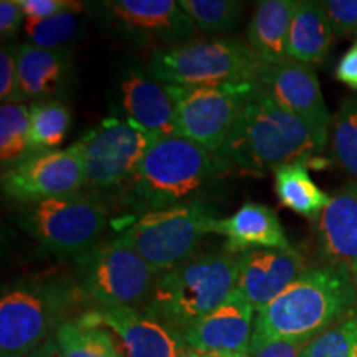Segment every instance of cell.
<instances>
[{"label": "cell", "mask_w": 357, "mask_h": 357, "mask_svg": "<svg viewBox=\"0 0 357 357\" xmlns=\"http://www.w3.org/2000/svg\"><path fill=\"white\" fill-rule=\"evenodd\" d=\"M326 144L303 121L255 84L245 98L234 128L215 154L218 172L261 176L291 162L323 167Z\"/></svg>", "instance_id": "6da1fadb"}, {"label": "cell", "mask_w": 357, "mask_h": 357, "mask_svg": "<svg viewBox=\"0 0 357 357\" xmlns=\"http://www.w3.org/2000/svg\"><path fill=\"white\" fill-rule=\"evenodd\" d=\"M357 303L354 275L346 266L323 265L305 271L255 314L250 354L271 341L310 342L349 318Z\"/></svg>", "instance_id": "7a4b0ae2"}, {"label": "cell", "mask_w": 357, "mask_h": 357, "mask_svg": "<svg viewBox=\"0 0 357 357\" xmlns=\"http://www.w3.org/2000/svg\"><path fill=\"white\" fill-rule=\"evenodd\" d=\"M215 155L181 136L154 137L129 184L119 192L123 207L144 215L178 205L205 202L218 178Z\"/></svg>", "instance_id": "3957f363"}, {"label": "cell", "mask_w": 357, "mask_h": 357, "mask_svg": "<svg viewBox=\"0 0 357 357\" xmlns=\"http://www.w3.org/2000/svg\"><path fill=\"white\" fill-rule=\"evenodd\" d=\"M238 257L231 253H195L158 276L142 312L172 331H187L211 314L236 289Z\"/></svg>", "instance_id": "277c9868"}, {"label": "cell", "mask_w": 357, "mask_h": 357, "mask_svg": "<svg viewBox=\"0 0 357 357\" xmlns=\"http://www.w3.org/2000/svg\"><path fill=\"white\" fill-rule=\"evenodd\" d=\"M77 281L52 276L20 278L0 296V357H26L55 336L78 298Z\"/></svg>", "instance_id": "5b68a950"}, {"label": "cell", "mask_w": 357, "mask_h": 357, "mask_svg": "<svg viewBox=\"0 0 357 357\" xmlns=\"http://www.w3.org/2000/svg\"><path fill=\"white\" fill-rule=\"evenodd\" d=\"M265 61L238 38H204L151 52L146 71L178 88L257 83Z\"/></svg>", "instance_id": "8992f818"}, {"label": "cell", "mask_w": 357, "mask_h": 357, "mask_svg": "<svg viewBox=\"0 0 357 357\" xmlns=\"http://www.w3.org/2000/svg\"><path fill=\"white\" fill-rule=\"evenodd\" d=\"M15 222L48 255L77 260L108 229L109 208L100 195L77 192L19 205Z\"/></svg>", "instance_id": "52a82bcc"}, {"label": "cell", "mask_w": 357, "mask_h": 357, "mask_svg": "<svg viewBox=\"0 0 357 357\" xmlns=\"http://www.w3.org/2000/svg\"><path fill=\"white\" fill-rule=\"evenodd\" d=\"M218 220L213 205L194 202L139 215L119 229L116 238L136 250L160 275L194 257L205 236L215 234Z\"/></svg>", "instance_id": "ba28073f"}, {"label": "cell", "mask_w": 357, "mask_h": 357, "mask_svg": "<svg viewBox=\"0 0 357 357\" xmlns=\"http://www.w3.org/2000/svg\"><path fill=\"white\" fill-rule=\"evenodd\" d=\"M75 268L79 291L98 306L142 310L159 276L136 250L116 236L79 255Z\"/></svg>", "instance_id": "9c48e42d"}, {"label": "cell", "mask_w": 357, "mask_h": 357, "mask_svg": "<svg viewBox=\"0 0 357 357\" xmlns=\"http://www.w3.org/2000/svg\"><path fill=\"white\" fill-rule=\"evenodd\" d=\"M86 10L113 37L153 52L190 42L197 32L174 0H106L88 3Z\"/></svg>", "instance_id": "30bf717a"}, {"label": "cell", "mask_w": 357, "mask_h": 357, "mask_svg": "<svg viewBox=\"0 0 357 357\" xmlns=\"http://www.w3.org/2000/svg\"><path fill=\"white\" fill-rule=\"evenodd\" d=\"M154 136L126 119L109 118L83 137L86 187L93 194L121 192L134 177Z\"/></svg>", "instance_id": "8fae6325"}, {"label": "cell", "mask_w": 357, "mask_h": 357, "mask_svg": "<svg viewBox=\"0 0 357 357\" xmlns=\"http://www.w3.org/2000/svg\"><path fill=\"white\" fill-rule=\"evenodd\" d=\"M257 83L225 86H167L176 109L177 136L215 154L229 136L245 98Z\"/></svg>", "instance_id": "7c38bea8"}, {"label": "cell", "mask_w": 357, "mask_h": 357, "mask_svg": "<svg viewBox=\"0 0 357 357\" xmlns=\"http://www.w3.org/2000/svg\"><path fill=\"white\" fill-rule=\"evenodd\" d=\"M86 185L83 144L33 153L2 171V192L19 205L77 194Z\"/></svg>", "instance_id": "4fadbf2b"}, {"label": "cell", "mask_w": 357, "mask_h": 357, "mask_svg": "<svg viewBox=\"0 0 357 357\" xmlns=\"http://www.w3.org/2000/svg\"><path fill=\"white\" fill-rule=\"evenodd\" d=\"M257 84L280 108L301 118L328 144L333 121L312 66L294 60L265 65Z\"/></svg>", "instance_id": "5bb4252c"}, {"label": "cell", "mask_w": 357, "mask_h": 357, "mask_svg": "<svg viewBox=\"0 0 357 357\" xmlns=\"http://www.w3.org/2000/svg\"><path fill=\"white\" fill-rule=\"evenodd\" d=\"M79 319L113 331L128 357H184L190 352L181 334L136 307L93 305Z\"/></svg>", "instance_id": "9a60e30c"}, {"label": "cell", "mask_w": 357, "mask_h": 357, "mask_svg": "<svg viewBox=\"0 0 357 357\" xmlns=\"http://www.w3.org/2000/svg\"><path fill=\"white\" fill-rule=\"evenodd\" d=\"M255 314V307L236 288L223 305L182 333V339L197 354L250 351Z\"/></svg>", "instance_id": "2e32d148"}, {"label": "cell", "mask_w": 357, "mask_h": 357, "mask_svg": "<svg viewBox=\"0 0 357 357\" xmlns=\"http://www.w3.org/2000/svg\"><path fill=\"white\" fill-rule=\"evenodd\" d=\"M236 288L258 312L284 291L305 271V258L296 248H260L238 255Z\"/></svg>", "instance_id": "e0dca14e"}, {"label": "cell", "mask_w": 357, "mask_h": 357, "mask_svg": "<svg viewBox=\"0 0 357 357\" xmlns=\"http://www.w3.org/2000/svg\"><path fill=\"white\" fill-rule=\"evenodd\" d=\"M119 105L126 121L144 129L151 136H177L176 109L164 83L149 73L128 70L119 82Z\"/></svg>", "instance_id": "ac0fdd59"}, {"label": "cell", "mask_w": 357, "mask_h": 357, "mask_svg": "<svg viewBox=\"0 0 357 357\" xmlns=\"http://www.w3.org/2000/svg\"><path fill=\"white\" fill-rule=\"evenodd\" d=\"M318 250L328 265L357 275V182L342 185L318 218Z\"/></svg>", "instance_id": "d6986e66"}, {"label": "cell", "mask_w": 357, "mask_h": 357, "mask_svg": "<svg viewBox=\"0 0 357 357\" xmlns=\"http://www.w3.org/2000/svg\"><path fill=\"white\" fill-rule=\"evenodd\" d=\"M73 75L71 48L17 45V78L24 100H60Z\"/></svg>", "instance_id": "ffe728a7"}, {"label": "cell", "mask_w": 357, "mask_h": 357, "mask_svg": "<svg viewBox=\"0 0 357 357\" xmlns=\"http://www.w3.org/2000/svg\"><path fill=\"white\" fill-rule=\"evenodd\" d=\"M215 234L225 236L223 250L231 255H243L260 248L291 247L276 212L261 204L248 202L231 217L220 218Z\"/></svg>", "instance_id": "44dd1931"}, {"label": "cell", "mask_w": 357, "mask_h": 357, "mask_svg": "<svg viewBox=\"0 0 357 357\" xmlns=\"http://www.w3.org/2000/svg\"><path fill=\"white\" fill-rule=\"evenodd\" d=\"M296 0H261L247 29V43L257 56L268 65L289 60L288 38Z\"/></svg>", "instance_id": "7402d4cb"}, {"label": "cell", "mask_w": 357, "mask_h": 357, "mask_svg": "<svg viewBox=\"0 0 357 357\" xmlns=\"http://www.w3.org/2000/svg\"><path fill=\"white\" fill-rule=\"evenodd\" d=\"M333 29L321 2L300 0L288 38V58L300 63L321 65L331 50Z\"/></svg>", "instance_id": "603a6c76"}, {"label": "cell", "mask_w": 357, "mask_h": 357, "mask_svg": "<svg viewBox=\"0 0 357 357\" xmlns=\"http://www.w3.org/2000/svg\"><path fill=\"white\" fill-rule=\"evenodd\" d=\"M275 192L284 207L310 220H318L331 202V197L311 178L306 162H291L276 169Z\"/></svg>", "instance_id": "cb8c5ba5"}, {"label": "cell", "mask_w": 357, "mask_h": 357, "mask_svg": "<svg viewBox=\"0 0 357 357\" xmlns=\"http://www.w3.org/2000/svg\"><path fill=\"white\" fill-rule=\"evenodd\" d=\"M61 357H123L105 328L82 319L65 321L55 333Z\"/></svg>", "instance_id": "d4e9b609"}, {"label": "cell", "mask_w": 357, "mask_h": 357, "mask_svg": "<svg viewBox=\"0 0 357 357\" xmlns=\"http://www.w3.org/2000/svg\"><path fill=\"white\" fill-rule=\"evenodd\" d=\"M30 111V147L33 153L56 149L65 141L71 114L61 100L32 101Z\"/></svg>", "instance_id": "484cf974"}, {"label": "cell", "mask_w": 357, "mask_h": 357, "mask_svg": "<svg viewBox=\"0 0 357 357\" xmlns=\"http://www.w3.org/2000/svg\"><path fill=\"white\" fill-rule=\"evenodd\" d=\"M33 154L30 147V111L24 102L0 106V160L2 171Z\"/></svg>", "instance_id": "4316f807"}, {"label": "cell", "mask_w": 357, "mask_h": 357, "mask_svg": "<svg viewBox=\"0 0 357 357\" xmlns=\"http://www.w3.org/2000/svg\"><path fill=\"white\" fill-rule=\"evenodd\" d=\"M24 37L26 43L42 48H68L86 33L83 12H61L48 19H25Z\"/></svg>", "instance_id": "83f0119b"}, {"label": "cell", "mask_w": 357, "mask_h": 357, "mask_svg": "<svg viewBox=\"0 0 357 357\" xmlns=\"http://www.w3.org/2000/svg\"><path fill=\"white\" fill-rule=\"evenodd\" d=\"M178 6L190 17L199 32L225 33L236 29L243 12L238 0H181Z\"/></svg>", "instance_id": "f1b7e54d"}, {"label": "cell", "mask_w": 357, "mask_h": 357, "mask_svg": "<svg viewBox=\"0 0 357 357\" xmlns=\"http://www.w3.org/2000/svg\"><path fill=\"white\" fill-rule=\"evenodd\" d=\"M333 155L357 182V96L346 98L333 119Z\"/></svg>", "instance_id": "f546056e"}, {"label": "cell", "mask_w": 357, "mask_h": 357, "mask_svg": "<svg viewBox=\"0 0 357 357\" xmlns=\"http://www.w3.org/2000/svg\"><path fill=\"white\" fill-rule=\"evenodd\" d=\"M300 357H357V314L311 339Z\"/></svg>", "instance_id": "4dcf8cb0"}, {"label": "cell", "mask_w": 357, "mask_h": 357, "mask_svg": "<svg viewBox=\"0 0 357 357\" xmlns=\"http://www.w3.org/2000/svg\"><path fill=\"white\" fill-rule=\"evenodd\" d=\"M333 33L337 37H357V0H324L321 2Z\"/></svg>", "instance_id": "1f68e13d"}, {"label": "cell", "mask_w": 357, "mask_h": 357, "mask_svg": "<svg viewBox=\"0 0 357 357\" xmlns=\"http://www.w3.org/2000/svg\"><path fill=\"white\" fill-rule=\"evenodd\" d=\"M0 100L6 102H24L17 78V45L3 43L0 48Z\"/></svg>", "instance_id": "d6a6232c"}, {"label": "cell", "mask_w": 357, "mask_h": 357, "mask_svg": "<svg viewBox=\"0 0 357 357\" xmlns=\"http://www.w3.org/2000/svg\"><path fill=\"white\" fill-rule=\"evenodd\" d=\"M26 19L42 20L61 12H84L88 3L71 0H19Z\"/></svg>", "instance_id": "836d02e7"}, {"label": "cell", "mask_w": 357, "mask_h": 357, "mask_svg": "<svg viewBox=\"0 0 357 357\" xmlns=\"http://www.w3.org/2000/svg\"><path fill=\"white\" fill-rule=\"evenodd\" d=\"M25 13L22 10L19 0H2L0 2V37L2 40L15 38L24 29Z\"/></svg>", "instance_id": "e575fe53"}, {"label": "cell", "mask_w": 357, "mask_h": 357, "mask_svg": "<svg viewBox=\"0 0 357 357\" xmlns=\"http://www.w3.org/2000/svg\"><path fill=\"white\" fill-rule=\"evenodd\" d=\"M307 342L296 341H271L253 352V357H300Z\"/></svg>", "instance_id": "d590c367"}, {"label": "cell", "mask_w": 357, "mask_h": 357, "mask_svg": "<svg viewBox=\"0 0 357 357\" xmlns=\"http://www.w3.org/2000/svg\"><path fill=\"white\" fill-rule=\"evenodd\" d=\"M336 78L346 86L357 89V42L339 60L336 66Z\"/></svg>", "instance_id": "8d00e7d4"}, {"label": "cell", "mask_w": 357, "mask_h": 357, "mask_svg": "<svg viewBox=\"0 0 357 357\" xmlns=\"http://www.w3.org/2000/svg\"><path fill=\"white\" fill-rule=\"evenodd\" d=\"M26 357H61V351L56 344L55 337H50Z\"/></svg>", "instance_id": "74e56055"}, {"label": "cell", "mask_w": 357, "mask_h": 357, "mask_svg": "<svg viewBox=\"0 0 357 357\" xmlns=\"http://www.w3.org/2000/svg\"><path fill=\"white\" fill-rule=\"evenodd\" d=\"M205 357H253L250 351H238V352H218V354H202Z\"/></svg>", "instance_id": "f35d334b"}, {"label": "cell", "mask_w": 357, "mask_h": 357, "mask_svg": "<svg viewBox=\"0 0 357 357\" xmlns=\"http://www.w3.org/2000/svg\"><path fill=\"white\" fill-rule=\"evenodd\" d=\"M184 357H205V356H202V354H197V352H189V354H185Z\"/></svg>", "instance_id": "ab89813d"}, {"label": "cell", "mask_w": 357, "mask_h": 357, "mask_svg": "<svg viewBox=\"0 0 357 357\" xmlns=\"http://www.w3.org/2000/svg\"><path fill=\"white\" fill-rule=\"evenodd\" d=\"M354 281H356V287H357V275L354 276Z\"/></svg>", "instance_id": "60d3db41"}]
</instances>
